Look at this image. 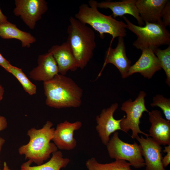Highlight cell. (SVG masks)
<instances>
[{
	"label": "cell",
	"instance_id": "3",
	"mask_svg": "<svg viewBox=\"0 0 170 170\" xmlns=\"http://www.w3.org/2000/svg\"><path fill=\"white\" fill-rule=\"evenodd\" d=\"M67 28L66 42L77 61L78 67L83 69L93 56L96 47L94 30L74 17L70 16Z\"/></svg>",
	"mask_w": 170,
	"mask_h": 170
},
{
	"label": "cell",
	"instance_id": "24",
	"mask_svg": "<svg viewBox=\"0 0 170 170\" xmlns=\"http://www.w3.org/2000/svg\"><path fill=\"white\" fill-rule=\"evenodd\" d=\"M152 107L158 106L162 110L167 120L170 121V99L162 94H158L153 97L150 104Z\"/></svg>",
	"mask_w": 170,
	"mask_h": 170
},
{
	"label": "cell",
	"instance_id": "16",
	"mask_svg": "<svg viewBox=\"0 0 170 170\" xmlns=\"http://www.w3.org/2000/svg\"><path fill=\"white\" fill-rule=\"evenodd\" d=\"M37 63V66L29 73L30 78L33 80L45 82L59 74L57 63L51 53L39 55Z\"/></svg>",
	"mask_w": 170,
	"mask_h": 170
},
{
	"label": "cell",
	"instance_id": "15",
	"mask_svg": "<svg viewBox=\"0 0 170 170\" xmlns=\"http://www.w3.org/2000/svg\"><path fill=\"white\" fill-rule=\"evenodd\" d=\"M57 65L59 73L65 75L68 71H75L78 67L71 48L66 41L60 45L53 46L48 50Z\"/></svg>",
	"mask_w": 170,
	"mask_h": 170
},
{
	"label": "cell",
	"instance_id": "1",
	"mask_svg": "<svg viewBox=\"0 0 170 170\" xmlns=\"http://www.w3.org/2000/svg\"><path fill=\"white\" fill-rule=\"evenodd\" d=\"M45 103L54 108H77L82 103L83 90L71 78L58 74L43 82Z\"/></svg>",
	"mask_w": 170,
	"mask_h": 170
},
{
	"label": "cell",
	"instance_id": "4",
	"mask_svg": "<svg viewBox=\"0 0 170 170\" xmlns=\"http://www.w3.org/2000/svg\"><path fill=\"white\" fill-rule=\"evenodd\" d=\"M51 122L47 121L41 129L33 128L29 130L27 135L30 137V141L19 148V153L24 155L26 159H29L38 165L42 164L51 153L57 150L55 144L50 142L55 130Z\"/></svg>",
	"mask_w": 170,
	"mask_h": 170
},
{
	"label": "cell",
	"instance_id": "14",
	"mask_svg": "<svg viewBox=\"0 0 170 170\" xmlns=\"http://www.w3.org/2000/svg\"><path fill=\"white\" fill-rule=\"evenodd\" d=\"M138 60L131 65L128 72L129 76L139 73L145 78H151L155 73L161 69L159 61L153 51L145 49Z\"/></svg>",
	"mask_w": 170,
	"mask_h": 170
},
{
	"label": "cell",
	"instance_id": "9",
	"mask_svg": "<svg viewBox=\"0 0 170 170\" xmlns=\"http://www.w3.org/2000/svg\"><path fill=\"white\" fill-rule=\"evenodd\" d=\"M118 106L117 103L112 104L110 107L103 109L100 114L96 117V129L105 145H106L110 141V136L112 133L117 130H122L120 126L122 118L116 120L113 116Z\"/></svg>",
	"mask_w": 170,
	"mask_h": 170
},
{
	"label": "cell",
	"instance_id": "31",
	"mask_svg": "<svg viewBox=\"0 0 170 170\" xmlns=\"http://www.w3.org/2000/svg\"><path fill=\"white\" fill-rule=\"evenodd\" d=\"M0 170H11L9 168L7 163L4 162L3 164V167L2 169L0 168Z\"/></svg>",
	"mask_w": 170,
	"mask_h": 170
},
{
	"label": "cell",
	"instance_id": "5",
	"mask_svg": "<svg viewBox=\"0 0 170 170\" xmlns=\"http://www.w3.org/2000/svg\"><path fill=\"white\" fill-rule=\"evenodd\" d=\"M127 28L134 33L137 39L133 43L138 49H150L153 51L163 45H170V33L162 21L157 23L145 22L144 26L132 23L126 17H122Z\"/></svg>",
	"mask_w": 170,
	"mask_h": 170
},
{
	"label": "cell",
	"instance_id": "23",
	"mask_svg": "<svg viewBox=\"0 0 170 170\" xmlns=\"http://www.w3.org/2000/svg\"><path fill=\"white\" fill-rule=\"evenodd\" d=\"M157 57L161 69L164 71L166 78L165 83L170 87V45L166 49L157 48L153 50Z\"/></svg>",
	"mask_w": 170,
	"mask_h": 170
},
{
	"label": "cell",
	"instance_id": "17",
	"mask_svg": "<svg viewBox=\"0 0 170 170\" xmlns=\"http://www.w3.org/2000/svg\"><path fill=\"white\" fill-rule=\"evenodd\" d=\"M137 0H123L120 1H106L98 2L97 7L101 8L110 9L112 12V17H123L128 14L134 17L140 26L144 24L140 17L136 5Z\"/></svg>",
	"mask_w": 170,
	"mask_h": 170
},
{
	"label": "cell",
	"instance_id": "28",
	"mask_svg": "<svg viewBox=\"0 0 170 170\" xmlns=\"http://www.w3.org/2000/svg\"><path fill=\"white\" fill-rule=\"evenodd\" d=\"M10 65L9 62L3 56L0 52V66L8 72Z\"/></svg>",
	"mask_w": 170,
	"mask_h": 170
},
{
	"label": "cell",
	"instance_id": "26",
	"mask_svg": "<svg viewBox=\"0 0 170 170\" xmlns=\"http://www.w3.org/2000/svg\"><path fill=\"white\" fill-rule=\"evenodd\" d=\"M7 126V122L6 118L3 116H0V131L5 129ZM5 142L4 139L0 138V153L1 152L2 146Z\"/></svg>",
	"mask_w": 170,
	"mask_h": 170
},
{
	"label": "cell",
	"instance_id": "13",
	"mask_svg": "<svg viewBox=\"0 0 170 170\" xmlns=\"http://www.w3.org/2000/svg\"><path fill=\"white\" fill-rule=\"evenodd\" d=\"M151 125L149 136L160 145L170 144V122L164 119L161 112L157 110L148 113Z\"/></svg>",
	"mask_w": 170,
	"mask_h": 170
},
{
	"label": "cell",
	"instance_id": "19",
	"mask_svg": "<svg viewBox=\"0 0 170 170\" xmlns=\"http://www.w3.org/2000/svg\"><path fill=\"white\" fill-rule=\"evenodd\" d=\"M0 37L5 39L18 40L23 48L30 47L36 41L35 37L30 33L20 30L15 24L8 21L0 24Z\"/></svg>",
	"mask_w": 170,
	"mask_h": 170
},
{
	"label": "cell",
	"instance_id": "18",
	"mask_svg": "<svg viewBox=\"0 0 170 170\" xmlns=\"http://www.w3.org/2000/svg\"><path fill=\"white\" fill-rule=\"evenodd\" d=\"M168 0H137L136 5L144 22L157 23L162 21L161 13Z\"/></svg>",
	"mask_w": 170,
	"mask_h": 170
},
{
	"label": "cell",
	"instance_id": "25",
	"mask_svg": "<svg viewBox=\"0 0 170 170\" xmlns=\"http://www.w3.org/2000/svg\"><path fill=\"white\" fill-rule=\"evenodd\" d=\"M162 22L167 27L170 25V1L168 0L163 8L161 13Z\"/></svg>",
	"mask_w": 170,
	"mask_h": 170
},
{
	"label": "cell",
	"instance_id": "6",
	"mask_svg": "<svg viewBox=\"0 0 170 170\" xmlns=\"http://www.w3.org/2000/svg\"><path fill=\"white\" fill-rule=\"evenodd\" d=\"M147 95L144 91H140L137 97L133 101L130 99L123 103L121 109L126 113L122 118L120 122V126L122 131L127 133L131 130L132 133L131 137L136 139L138 134H142L146 137L149 135L142 131L139 127L140 123V120L143 113L149 111L147 109L145 104V97Z\"/></svg>",
	"mask_w": 170,
	"mask_h": 170
},
{
	"label": "cell",
	"instance_id": "20",
	"mask_svg": "<svg viewBox=\"0 0 170 170\" xmlns=\"http://www.w3.org/2000/svg\"><path fill=\"white\" fill-rule=\"evenodd\" d=\"M70 162V160L64 158L62 153L60 151H56L52 153L50 159L47 162L39 165L31 166L33 162L29 160L21 166L22 170H60L65 167Z\"/></svg>",
	"mask_w": 170,
	"mask_h": 170
},
{
	"label": "cell",
	"instance_id": "21",
	"mask_svg": "<svg viewBox=\"0 0 170 170\" xmlns=\"http://www.w3.org/2000/svg\"><path fill=\"white\" fill-rule=\"evenodd\" d=\"M86 166L88 170H132L130 163L121 160H116L110 163L102 164L93 157L86 161Z\"/></svg>",
	"mask_w": 170,
	"mask_h": 170
},
{
	"label": "cell",
	"instance_id": "11",
	"mask_svg": "<svg viewBox=\"0 0 170 170\" xmlns=\"http://www.w3.org/2000/svg\"><path fill=\"white\" fill-rule=\"evenodd\" d=\"M114 65L118 70L123 78L129 76L128 72L131 66V62L128 58L123 37H118L116 47L112 48L109 47L105 52L104 62L99 76L108 64Z\"/></svg>",
	"mask_w": 170,
	"mask_h": 170
},
{
	"label": "cell",
	"instance_id": "30",
	"mask_svg": "<svg viewBox=\"0 0 170 170\" xmlns=\"http://www.w3.org/2000/svg\"><path fill=\"white\" fill-rule=\"evenodd\" d=\"M4 92V88L0 83V102L3 98Z\"/></svg>",
	"mask_w": 170,
	"mask_h": 170
},
{
	"label": "cell",
	"instance_id": "29",
	"mask_svg": "<svg viewBox=\"0 0 170 170\" xmlns=\"http://www.w3.org/2000/svg\"><path fill=\"white\" fill-rule=\"evenodd\" d=\"M8 21L7 17L3 13L0 8V24Z\"/></svg>",
	"mask_w": 170,
	"mask_h": 170
},
{
	"label": "cell",
	"instance_id": "12",
	"mask_svg": "<svg viewBox=\"0 0 170 170\" xmlns=\"http://www.w3.org/2000/svg\"><path fill=\"white\" fill-rule=\"evenodd\" d=\"M82 126V122L78 121L71 123L65 120L60 123L55 129L52 140L59 149L72 150L76 145V140L73 137L74 132Z\"/></svg>",
	"mask_w": 170,
	"mask_h": 170
},
{
	"label": "cell",
	"instance_id": "10",
	"mask_svg": "<svg viewBox=\"0 0 170 170\" xmlns=\"http://www.w3.org/2000/svg\"><path fill=\"white\" fill-rule=\"evenodd\" d=\"M140 143L142 156L144 158L145 170H166L162 162V147L149 137L144 138L139 136L136 138Z\"/></svg>",
	"mask_w": 170,
	"mask_h": 170
},
{
	"label": "cell",
	"instance_id": "32",
	"mask_svg": "<svg viewBox=\"0 0 170 170\" xmlns=\"http://www.w3.org/2000/svg\"><path fill=\"white\" fill-rule=\"evenodd\" d=\"M20 170H22L21 169Z\"/></svg>",
	"mask_w": 170,
	"mask_h": 170
},
{
	"label": "cell",
	"instance_id": "7",
	"mask_svg": "<svg viewBox=\"0 0 170 170\" xmlns=\"http://www.w3.org/2000/svg\"><path fill=\"white\" fill-rule=\"evenodd\" d=\"M118 134L117 131L114 133L106 145L110 157L128 161L131 166L136 169L145 167L140 145L136 142L133 144L125 142L120 139Z\"/></svg>",
	"mask_w": 170,
	"mask_h": 170
},
{
	"label": "cell",
	"instance_id": "27",
	"mask_svg": "<svg viewBox=\"0 0 170 170\" xmlns=\"http://www.w3.org/2000/svg\"><path fill=\"white\" fill-rule=\"evenodd\" d=\"M163 151L167 153V155L162 159L163 166L165 168L168 165L170 162V144L165 146Z\"/></svg>",
	"mask_w": 170,
	"mask_h": 170
},
{
	"label": "cell",
	"instance_id": "2",
	"mask_svg": "<svg viewBox=\"0 0 170 170\" xmlns=\"http://www.w3.org/2000/svg\"><path fill=\"white\" fill-rule=\"evenodd\" d=\"M97 3L96 0H90L88 4H82L74 17L82 23L91 26L99 33L102 39H104L105 33L111 35V47L115 38L126 36L127 25L122 21L116 20L111 15H106L100 13L98 9Z\"/></svg>",
	"mask_w": 170,
	"mask_h": 170
},
{
	"label": "cell",
	"instance_id": "22",
	"mask_svg": "<svg viewBox=\"0 0 170 170\" xmlns=\"http://www.w3.org/2000/svg\"><path fill=\"white\" fill-rule=\"evenodd\" d=\"M8 72L12 74L17 79L24 90L29 94L33 95L36 94V86L29 80L21 69L11 64Z\"/></svg>",
	"mask_w": 170,
	"mask_h": 170
},
{
	"label": "cell",
	"instance_id": "8",
	"mask_svg": "<svg viewBox=\"0 0 170 170\" xmlns=\"http://www.w3.org/2000/svg\"><path fill=\"white\" fill-rule=\"evenodd\" d=\"M14 14L20 17L31 29H34L37 21L48 9L44 0H15Z\"/></svg>",
	"mask_w": 170,
	"mask_h": 170
}]
</instances>
